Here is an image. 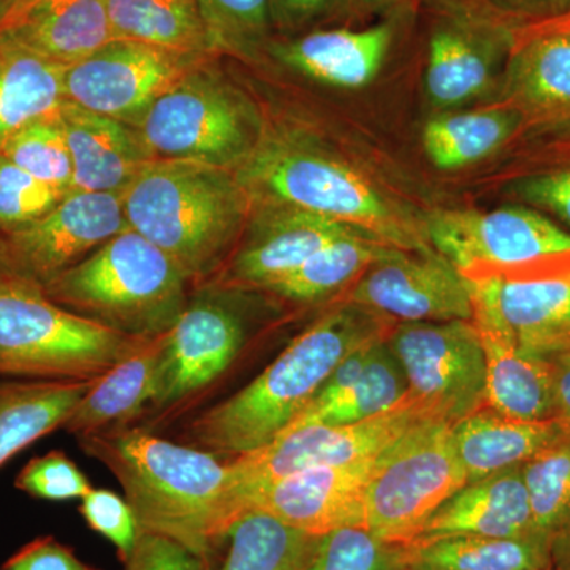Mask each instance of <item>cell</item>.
<instances>
[{
  "mask_svg": "<svg viewBox=\"0 0 570 570\" xmlns=\"http://www.w3.org/2000/svg\"><path fill=\"white\" fill-rule=\"evenodd\" d=\"M77 439L121 483L141 531L176 540L212 568L214 549L236 521L227 461L124 426Z\"/></svg>",
  "mask_w": 570,
  "mask_h": 570,
  "instance_id": "cell-1",
  "label": "cell"
},
{
  "mask_svg": "<svg viewBox=\"0 0 570 570\" xmlns=\"http://www.w3.org/2000/svg\"><path fill=\"white\" fill-rule=\"evenodd\" d=\"M381 318L352 303L326 313L250 384L190 423L187 434L194 448L232 460L275 441L313 403L347 355L389 336Z\"/></svg>",
  "mask_w": 570,
  "mask_h": 570,
  "instance_id": "cell-2",
  "label": "cell"
},
{
  "mask_svg": "<svg viewBox=\"0 0 570 570\" xmlns=\"http://www.w3.org/2000/svg\"><path fill=\"white\" fill-rule=\"evenodd\" d=\"M122 204L127 225L170 255L190 283L219 268L253 206L234 170L186 160L146 165Z\"/></svg>",
  "mask_w": 570,
  "mask_h": 570,
  "instance_id": "cell-3",
  "label": "cell"
},
{
  "mask_svg": "<svg viewBox=\"0 0 570 570\" xmlns=\"http://www.w3.org/2000/svg\"><path fill=\"white\" fill-rule=\"evenodd\" d=\"M189 283L170 255L127 227L43 288L78 316L149 340L174 328Z\"/></svg>",
  "mask_w": 570,
  "mask_h": 570,
  "instance_id": "cell-4",
  "label": "cell"
},
{
  "mask_svg": "<svg viewBox=\"0 0 570 570\" xmlns=\"http://www.w3.org/2000/svg\"><path fill=\"white\" fill-rule=\"evenodd\" d=\"M235 174L250 202L318 214L396 249H430L406 216L370 179L302 140L262 138Z\"/></svg>",
  "mask_w": 570,
  "mask_h": 570,
  "instance_id": "cell-5",
  "label": "cell"
},
{
  "mask_svg": "<svg viewBox=\"0 0 570 570\" xmlns=\"http://www.w3.org/2000/svg\"><path fill=\"white\" fill-rule=\"evenodd\" d=\"M142 341L71 313L36 281L0 265V377L91 381Z\"/></svg>",
  "mask_w": 570,
  "mask_h": 570,
  "instance_id": "cell-6",
  "label": "cell"
},
{
  "mask_svg": "<svg viewBox=\"0 0 570 570\" xmlns=\"http://www.w3.org/2000/svg\"><path fill=\"white\" fill-rule=\"evenodd\" d=\"M212 62L175 82L135 126L154 159L235 171L264 138L254 104Z\"/></svg>",
  "mask_w": 570,
  "mask_h": 570,
  "instance_id": "cell-7",
  "label": "cell"
},
{
  "mask_svg": "<svg viewBox=\"0 0 570 570\" xmlns=\"http://www.w3.org/2000/svg\"><path fill=\"white\" fill-rule=\"evenodd\" d=\"M452 426L423 419L379 453L365 497V528L409 546L426 520L468 483Z\"/></svg>",
  "mask_w": 570,
  "mask_h": 570,
  "instance_id": "cell-8",
  "label": "cell"
},
{
  "mask_svg": "<svg viewBox=\"0 0 570 570\" xmlns=\"http://www.w3.org/2000/svg\"><path fill=\"white\" fill-rule=\"evenodd\" d=\"M423 419L431 417L407 393L377 417L355 425L295 428L265 448L228 460V498L235 519L243 515L247 499L277 480L306 469L373 459Z\"/></svg>",
  "mask_w": 570,
  "mask_h": 570,
  "instance_id": "cell-9",
  "label": "cell"
},
{
  "mask_svg": "<svg viewBox=\"0 0 570 570\" xmlns=\"http://www.w3.org/2000/svg\"><path fill=\"white\" fill-rule=\"evenodd\" d=\"M409 395L450 425L485 406L487 367L472 321L400 324L387 337Z\"/></svg>",
  "mask_w": 570,
  "mask_h": 570,
  "instance_id": "cell-10",
  "label": "cell"
},
{
  "mask_svg": "<svg viewBox=\"0 0 570 570\" xmlns=\"http://www.w3.org/2000/svg\"><path fill=\"white\" fill-rule=\"evenodd\" d=\"M466 277L472 317L498 325L543 360L570 348V253Z\"/></svg>",
  "mask_w": 570,
  "mask_h": 570,
  "instance_id": "cell-11",
  "label": "cell"
},
{
  "mask_svg": "<svg viewBox=\"0 0 570 570\" xmlns=\"http://www.w3.org/2000/svg\"><path fill=\"white\" fill-rule=\"evenodd\" d=\"M431 249L464 276L517 268L570 253V232L527 205L442 212L426 224Z\"/></svg>",
  "mask_w": 570,
  "mask_h": 570,
  "instance_id": "cell-12",
  "label": "cell"
},
{
  "mask_svg": "<svg viewBox=\"0 0 570 570\" xmlns=\"http://www.w3.org/2000/svg\"><path fill=\"white\" fill-rule=\"evenodd\" d=\"M214 58L116 39L66 69V99L137 126L175 82Z\"/></svg>",
  "mask_w": 570,
  "mask_h": 570,
  "instance_id": "cell-13",
  "label": "cell"
},
{
  "mask_svg": "<svg viewBox=\"0 0 570 570\" xmlns=\"http://www.w3.org/2000/svg\"><path fill=\"white\" fill-rule=\"evenodd\" d=\"M348 302L401 324L472 321L474 314L468 277L431 247L381 258L356 279Z\"/></svg>",
  "mask_w": 570,
  "mask_h": 570,
  "instance_id": "cell-14",
  "label": "cell"
},
{
  "mask_svg": "<svg viewBox=\"0 0 570 570\" xmlns=\"http://www.w3.org/2000/svg\"><path fill=\"white\" fill-rule=\"evenodd\" d=\"M127 227L122 193L70 190L47 216L2 238L13 268L45 287Z\"/></svg>",
  "mask_w": 570,
  "mask_h": 570,
  "instance_id": "cell-15",
  "label": "cell"
},
{
  "mask_svg": "<svg viewBox=\"0 0 570 570\" xmlns=\"http://www.w3.org/2000/svg\"><path fill=\"white\" fill-rule=\"evenodd\" d=\"M245 340V318L216 288L189 299L168 332L154 406H171L212 384L235 362Z\"/></svg>",
  "mask_w": 570,
  "mask_h": 570,
  "instance_id": "cell-16",
  "label": "cell"
},
{
  "mask_svg": "<svg viewBox=\"0 0 570 570\" xmlns=\"http://www.w3.org/2000/svg\"><path fill=\"white\" fill-rule=\"evenodd\" d=\"M376 459L296 472L253 494L243 513L258 510L313 535L365 528L366 489Z\"/></svg>",
  "mask_w": 570,
  "mask_h": 570,
  "instance_id": "cell-17",
  "label": "cell"
},
{
  "mask_svg": "<svg viewBox=\"0 0 570 570\" xmlns=\"http://www.w3.org/2000/svg\"><path fill=\"white\" fill-rule=\"evenodd\" d=\"M504 91L524 127L570 122V14L517 29L505 67Z\"/></svg>",
  "mask_w": 570,
  "mask_h": 570,
  "instance_id": "cell-18",
  "label": "cell"
},
{
  "mask_svg": "<svg viewBox=\"0 0 570 570\" xmlns=\"http://www.w3.org/2000/svg\"><path fill=\"white\" fill-rule=\"evenodd\" d=\"M352 232L362 230L292 206L262 205L246 242L232 258L225 283L265 291Z\"/></svg>",
  "mask_w": 570,
  "mask_h": 570,
  "instance_id": "cell-19",
  "label": "cell"
},
{
  "mask_svg": "<svg viewBox=\"0 0 570 570\" xmlns=\"http://www.w3.org/2000/svg\"><path fill=\"white\" fill-rule=\"evenodd\" d=\"M387 337L347 355L313 403L285 431L311 425H355L400 404L407 396V381Z\"/></svg>",
  "mask_w": 570,
  "mask_h": 570,
  "instance_id": "cell-20",
  "label": "cell"
},
{
  "mask_svg": "<svg viewBox=\"0 0 570 570\" xmlns=\"http://www.w3.org/2000/svg\"><path fill=\"white\" fill-rule=\"evenodd\" d=\"M395 39L396 22L385 20L365 29H317L295 39L269 41L266 51L311 80L360 89L377 77Z\"/></svg>",
  "mask_w": 570,
  "mask_h": 570,
  "instance_id": "cell-21",
  "label": "cell"
},
{
  "mask_svg": "<svg viewBox=\"0 0 570 570\" xmlns=\"http://www.w3.org/2000/svg\"><path fill=\"white\" fill-rule=\"evenodd\" d=\"M58 115L73 164L71 190L124 193L142 168L156 160L130 124L69 100Z\"/></svg>",
  "mask_w": 570,
  "mask_h": 570,
  "instance_id": "cell-22",
  "label": "cell"
},
{
  "mask_svg": "<svg viewBox=\"0 0 570 570\" xmlns=\"http://www.w3.org/2000/svg\"><path fill=\"white\" fill-rule=\"evenodd\" d=\"M535 534L521 466L468 482L426 520L409 546L456 535L520 538Z\"/></svg>",
  "mask_w": 570,
  "mask_h": 570,
  "instance_id": "cell-23",
  "label": "cell"
},
{
  "mask_svg": "<svg viewBox=\"0 0 570 570\" xmlns=\"http://www.w3.org/2000/svg\"><path fill=\"white\" fill-rule=\"evenodd\" d=\"M485 354V406L524 422L557 419L553 371L547 360L524 352L498 325L472 317Z\"/></svg>",
  "mask_w": 570,
  "mask_h": 570,
  "instance_id": "cell-24",
  "label": "cell"
},
{
  "mask_svg": "<svg viewBox=\"0 0 570 570\" xmlns=\"http://www.w3.org/2000/svg\"><path fill=\"white\" fill-rule=\"evenodd\" d=\"M0 36L63 67L116 40L107 0H40Z\"/></svg>",
  "mask_w": 570,
  "mask_h": 570,
  "instance_id": "cell-25",
  "label": "cell"
},
{
  "mask_svg": "<svg viewBox=\"0 0 570 570\" xmlns=\"http://www.w3.org/2000/svg\"><path fill=\"white\" fill-rule=\"evenodd\" d=\"M168 332L149 337L94 381L62 430L75 436L126 425L156 396Z\"/></svg>",
  "mask_w": 570,
  "mask_h": 570,
  "instance_id": "cell-26",
  "label": "cell"
},
{
  "mask_svg": "<svg viewBox=\"0 0 570 570\" xmlns=\"http://www.w3.org/2000/svg\"><path fill=\"white\" fill-rule=\"evenodd\" d=\"M560 419L524 422L483 406L452 426L453 441L468 482L523 466L568 430Z\"/></svg>",
  "mask_w": 570,
  "mask_h": 570,
  "instance_id": "cell-27",
  "label": "cell"
},
{
  "mask_svg": "<svg viewBox=\"0 0 570 570\" xmlns=\"http://www.w3.org/2000/svg\"><path fill=\"white\" fill-rule=\"evenodd\" d=\"M94 381L0 377V469L63 428Z\"/></svg>",
  "mask_w": 570,
  "mask_h": 570,
  "instance_id": "cell-28",
  "label": "cell"
},
{
  "mask_svg": "<svg viewBox=\"0 0 570 570\" xmlns=\"http://www.w3.org/2000/svg\"><path fill=\"white\" fill-rule=\"evenodd\" d=\"M66 69L0 36V151L22 127L67 102Z\"/></svg>",
  "mask_w": 570,
  "mask_h": 570,
  "instance_id": "cell-29",
  "label": "cell"
},
{
  "mask_svg": "<svg viewBox=\"0 0 570 570\" xmlns=\"http://www.w3.org/2000/svg\"><path fill=\"white\" fill-rule=\"evenodd\" d=\"M107 7L116 39L202 58L217 56L195 0H107Z\"/></svg>",
  "mask_w": 570,
  "mask_h": 570,
  "instance_id": "cell-30",
  "label": "cell"
},
{
  "mask_svg": "<svg viewBox=\"0 0 570 570\" xmlns=\"http://www.w3.org/2000/svg\"><path fill=\"white\" fill-rule=\"evenodd\" d=\"M523 127V118L508 105L452 112L426 124L423 149L439 170H460L497 153Z\"/></svg>",
  "mask_w": 570,
  "mask_h": 570,
  "instance_id": "cell-31",
  "label": "cell"
},
{
  "mask_svg": "<svg viewBox=\"0 0 570 570\" xmlns=\"http://www.w3.org/2000/svg\"><path fill=\"white\" fill-rule=\"evenodd\" d=\"M411 564L441 570H551V542L539 534L520 538L456 535L406 546Z\"/></svg>",
  "mask_w": 570,
  "mask_h": 570,
  "instance_id": "cell-32",
  "label": "cell"
},
{
  "mask_svg": "<svg viewBox=\"0 0 570 570\" xmlns=\"http://www.w3.org/2000/svg\"><path fill=\"white\" fill-rule=\"evenodd\" d=\"M395 249L365 232H352L322 247L296 272L265 291L295 302L325 298L354 283L371 265Z\"/></svg>",
  "mask_w": 570,
  "mask_h": 570,
  "instance_id": "cell-33",
  "label": "cell"
},
{
  "mask_svg": "<svg viewBox=\"0 0 570 570\" xmlns=\"http://www.w3.org/2000/svg\"><path fill=\"white\" fill-rule=\"evenodd\" d=\"M230 549L219 570H305L322 535L287 527L268 513L249 510L232 524Z\"/></svg>",
  "mask_w": 570,
  "mask_h": 570,
  "instance_id": "cell-34",
  "label": "cell"
},
{
  "mask_svg": "<svg viewBox=\"0 0 570 570\" xmlns=\"http://www.w3.org/2000/svg\"><path fill=\"white\" fill-rule=\"evenodd\" d=\"M216 55L254 62L268 50L269 0H195Z\"/></svg>",
  "mask_w": 570,
  "mask_h": 570,
  "instance_id": "cell-35",
  "label": "cell"
},
{
  "mask_svg": "<svg viewBox=\"0 0 570 570\" xmlns=\"http://www.w3.org/2000/svg\"><path fill=\"white\" fill-rule=\"evenodd\" d=\"M535 534L553 540L570 519V425L521 466Z\"/></svg>",
  "mask_w": 570,
  "mask_h": 570,
  "instance_id": "cell-36",
  "label": "cell"
},
{
  "mask_svg": "<svg viewBox=\"0 0 570 570\" xmlns=\"http://www.w3.org/2000/svg\"><path fill=\"white\" fill-rule=\"evenodd\" d=\"M546 130L554 135L549 148L510 183L509 193L570 232V122Z\"/></svg>",
  "mask_w": 570,
  "mask_h": 570,
  "instance_id": "cell-37",
  "label": "cell"
},
{
  "mask_svg": "<svg viewBox=\"0 0 570 570\" xmlns=\"http://www.w3.org/2000/svg\"><path fill=\"white\" fill-rule=\"evenodd\" d=\"M0 154L40 181L70 193L73 164L58 111L22 127Z\"/></svg>",
  "mask_w": 570,
  "mask_h": 570,
  "instance_id": "cell-38",
  "label": "cell"
},
{
  "mask_svg": "<svg viewBox=\"0 0 570 570\" xmlns=\"http://www.w3.org/2000/svg\"><path fill=\"white\" fill-rule=\"evenodd\" d=\"M305 570H411L406 546L385 542L366 528H343L322 535Z\"/></svg>",
  "mask_w": 570,
  "mask_h": 570,
  "instance_id": "cell-39",
  "label": "cell"
},
{
  "mask_svg": "<svg viewBox=\"0 0 570 570\" xmlns=\"http://www.w3.org/2000/svg\"><path fill=\"white\" fill-rule=\"evenodd\" d=\"M67 194L40 181L0 154V236L37 223L61 204Z\"/></svg>",
  "mask_w": 570,
  "mask_h": 570,
  "instance_id": "cell-40",
  "label": "cell"
},
{
  "mask_svg": "<svg viewBox=\"0 0 570 570\" xmlns=\"http://www.w3.org/2000/svg\"><path fill=\"white\" fill-rule=\"evenodd\" d=\"M14 489L43 501H70L85 498L92 487L66 452L51 450L21 469Z\"/></svg>",
  "mask_w": 570,
  "mask_h": 570,
  "instance_id": "cell-41",
  "label": "cell"
},
{
  "mask_svg": "<svg viewBox=\"0 0 570 570\" xmlns=\"http://www.w3.org/2000/svg\"><path fill=\"white\" fill-rule=\"evenodd\" d=\"M80 513L92 531L110 540L126 561L141 534L140 524L126 498L105 489H91L81 499Z\"/></svg>",
  "mask_w": 570,
  "mask_h": 570,
  "instance_id": "cell-42",
  "label": "cell"
},
{
  "mask_svg": "<svg viewBox=\"0 0 570 570\" xmlns=\"http://www.w3.org/2000/svg\"><path fill=\"white\" fill-rule=\"evenodd\" d=\"M124 570H209L189 549L165 535L141 531Z\"/></svg>",
  "mask_w": 570,
  "mask_h": 570,
  "instance_id": "cell-43",
  "label": "cell"
},
{
  "mask_svg": "<svg viewBox=\"0 0 570 570\" xmlns=\"http://www.w3.org/2000/svg\"><path fill=\"white\" fill-rule=\"evenodd\" d=\"M0 570H100L86 564L70 547L43 535L22 546L3 562Z\"/></svg>",
  "mask_w": 570,
  "mask_h": 570,
  "instance_id": "cell-44",
  "label": "cell"
},
{
  "mask_svg": "<svg viewBox=\"0 0 570 570\" xmlns=\"http://www.w3.org/2000/svg\"><path fill=\"white\" fill-rule=\"evenodd\" d=\"M517 26L558 20L570 14V0H487Z\"/></svg>",
  "mask_w": 570,
  "mask_h": 570,
  "instance_id": "cell-45",
  "label": "cell"
},
{
  "mask_svg": "<svg viewBox=\"0 0 570 570\" xmlns=\"http://www.w3.org/2000/svg\"><path fill=\"white\" fill-rule=\"evenodd\" d=\"M336 0H269L273 26L295 28L326 13Z\"/></svg>",
  "mask_w": 570,
  "mask_h": 570,
  "instance_id": "cell-46",
  "label": "cell"
},
{
  "mask_svg": "<svg viewBox=\"0 0 570 570\" xmlns=\"http://www.w3.org/2000/svg\"><path fill=\"white\" fill-rule=\"evenodd\" d=\"M553 371L557 419L570 423V348L547 360Z\"/></svg>",
  "mask_w": 570,
  "mask_h": 570,
  "instance_id": "cell-47",
  "label": "cell"
},
{
  "mask_svg": "<svg viewBox=\"0 0 570 570\" xmlns=\"http://www.w3.org/2000/svg\"><path fill=\"white\" fill-rule=\"evenodd\" d=\"M551 570H570V519L551 540Z\"/></svg>",
  "mask_w": 570,
  "mask_h": 570,
  "instance_id": "cell-48",
  "label": "cell"
},
{
  "mask_svg": "<svg viewBox=\"0 0 570 570\" xmlns=\"http://www.w3.org/2000/svg\"><path fill=\"white\" fill-rule=\"evenodd\" d=\"M40 0H0V32L20 20L26 11L31 10Z\"/></svg>",
  "mask_w": 570,
  "mask_h": 570,
  "instance_id": "cell-49",
  "label": "cell"
},
{
  "mask_svg": "<svg viewBox=\"0 0 570 570\" xmlns=\"http://www.w3.org/2000/svg\"><path fill=\"white\" fill-rule=\"evenodd\" d=\"M354 6L366 10H382L396 6L400 0H351Z\"/></svg>",
  "mask_w": 570,
  "mask_h": 570,
  "instance_id": "cell-50",
  "label": "cell"
},
{
  "mask_svg": "<svg viewBox=\"0 0 570 570\" xmlns=\"http://www.w3.org/2000/svg\"><path fill=\"white\" fill-rule=\"evenodd\" d=\"M2 264H11V262L9 253H7L6 242H3L2 236H0V265Z\"/></svg>",
  "mask_w": 570,
  "mask_h": 570,
  "instance_id": "cell-51",
  "label": "cell"
},
{
  "mask_svg": "<svg viewBox=\"0 0 570 570\" xmlns=\"http://www.w3.org/2000/svg\"><path fill=\"white\" fill-rule=\"evenodd\" d=\"M411 570H441V569H430V568H423V566L411 564Z\"/></svg>",
  "mask_w": 570,
  "mask_h": 570,
  "instance_id": "cell-52",
  "label": "cell"
}]
</instances>
